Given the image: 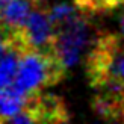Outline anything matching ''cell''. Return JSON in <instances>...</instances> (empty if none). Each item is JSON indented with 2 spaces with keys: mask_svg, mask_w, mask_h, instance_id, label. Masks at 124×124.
I'll list each match as a JSON object with an SVG mask.
<instances>
[{
  "mask_svg": "<svg viewBox=\"0 0 124 124\" xmlns=\"http://www.w3.org/2000/svg\"><path fill=\"white\" fill-rule=\"evenodd\" d=\"M86 76L91 88L115 97H124V42L114 33L95 41L86 58Z\"/></svg>",
  "mask_w": 124,
  "mask_h": 124,
  "instance_id": "cell-1",
  "label": "cell"
},
{
  "mask_svg": "<svg viewBox=\"0 0 124 124\" xmlns=\"http://www.w3.org/2000/svg\"><path fill=\"white\" fill-rule=\"evenodd\" d=\"M65 74L67 70L53 52L27 48L21 53L18 71L12 85L23 94L33 95L41 92L42 88L59 83Z\"/></svg>",
  "mask_w": 124,
  "mask_h": 124,
  "instance_id": "cell-2",
  "label": "cell"
},
{
  "mask_svg": "<svg viewBox=\"0 0 124 124\" xmlns=\"http://www.w3.org/2000/svg\"><path fill=\"white\" fill-rule=\"evenodd\" d=\"M11 46L18 47L20 50L32 48L39 52H53L56 27L50 20L48 9L36 5L30 12L26 24L18 32H11Z\"/></svg>",
  "mask_w": 124,
  "mask_h": 124,
  "instance_id": "cell-3",
  "label": "cell"
},
{
  "mask_svg": "<svg viewBox=\"0 0 124 124\" xmlns=\"http://www.w3.org/2000/svg\"><path fill=\"white\" fill-rule=\"evenodd\" d=\"M89 39V23L85 17L76 15L56 29L53 53L68 71L79 62Z\"/></svg>",
  "mask_w": 124,
  "mask_h": 124,
  "instance_id": "cell-4",
  "label": "cell"
},
{
  "mask_svg": "<svg viewBox=\"0 0 124 124\" xmlns=\"http://www.w3.org/2000/svg\"><path fill=\"white\" fill-rule=\"evenodd\" d=\"M36 6L33 0H8L5 8L0 11V24L9 32H18Z\"/></svg>",
  "mask_w": 124,
  "mask_h": 124,
  "instance_id": "cell-5",
  "label": "cell"
},
{
  "mask_svg": "<svg viewBox=\"0 0 124 124\" xmlns=\"http://www.w3.org/2000/svg\"><path fill=\"white\" fill-rule=\"evenodd\" d=\"M29 95L20 92L14 85L0 86V123H9L20 114L27 103Z\"/></svg>",
  "mask_w": 124,
  "mask_h": 124,
  "instance_id": "cell-6",
  "label": "cell"
},
{
  "mask_svg": "<svg viewBox=\"0 0 124 124\" xmlns=\"http://www.w3.org/2000/svg\"><path fill=\"white\" fill-rule=\"evenodd\" d=\"M21 53L23 52L18 47L11 46L6 50V53L0 58V83H2V86L14 83V79L18 71V65H20Z\"/></svg>",
  "mask_w": 124,
  "mask_h": 124,
  "instance_id": "cell-7",
  "label": "cell"
},
{
  "mask_svg": "<svg viewBox=\"0 0 124 124\" xmlns=\"http://www.w3.org/2000/svg\"><path fill=\"white\" fill-rule=\"evenodd\" d=\"M77 6L76 5H70V3H65V2H61L58 5L52 6L50 9H48V15H50V20L52 23L54 24V27H61L62 24H65L67 21H70L73 17L77 15Z\"/></svg>",
  "mask_w": 124,
  "mask_h": 124,
  "instance_id": "cell-8",
  "label": "cell"
},
{
  "mask_svg": "<svg viewBox=\"0 0 124 124\" xmlns=\"http://www.w3.org/2000/svg\"><path fill=\"white\" fill-rule=\"evenodd\" d=\"M121 5H124V0H94V12L112 11Z\"/></svg>",
  "mask_w": 124,
  "mask_h": 124,
  "instance_id": "cell-9",
  "label": "cell"
},
{
  "mask_svg": "<svg viewBox=\"0 0 124 124\" xmlns=\"http://www.w3.org/2000/svg\"><path fill=\"white\" fill-rule=\"evenodd\" d=\"M12 42V35L8 29H5L2 24H0V58L6 53V50L11 47Z\"/></svg>",
  "mask_w": 124,
  "mask_h": 124,
  "instance_id": "cell-10",
  "label": "cell"
},
{
  "mask_svg": "<svg viewBox=\"0 0 124 124\" xmlns=\"http://www.w3.org/2000/svg\"><path fill=\"white\" fill-rule=\"evenodd\" d=\"M79 11L83 12H94V0H73Z\"/></svg>",
  "mask_w": 124,
  "mask_h": 124,
  "instance_id": "cell-11",
  "label": "cell"
},
{
  "mask_svg": "<svg viewBox=\"0 0 124 124\" xmlns=\"http://www.w3.org/2000/svg\"><path fill=\"white\" fill-rule=\"evenodd\" d=\"M120 27H121V33H123V38H124V12H123L121 20H120Z\"/></svg>",
  "mask_w": 124,
  "mask_h": 124,
  "instance_id": "cell-12",
  "label": "cell"
},
{
  "mask_svg": "<svg viewBox=\"0 0 124 124\" xmlns=\"http://www.w3.org/2000/svg\"><path fill=\"white\" fill-rule=\"evenodd\" d=\"M6 3H8V0H0V11L5 8V5H6Z\"/></svg>",
  "mask_w": 124,
  "mask_h": 124,
  "instance_id": "cell-13",
  "label": "cell"
},
{
  "mask_svg": "<svg viewBox=\"0 0 124 124\" xmlns=\"http://www.w3.org/2000/svg\"><path fill=\"white\" fill-rule=\"evenodd\" d=\"M33 2H35L36 5H41V2H42V0H33Z\"/></svg>",
  "mask_w": 124,
  "mask_h": 124,
  "instance_id": "cell-14",
  "label": "cell"
},
{
  "mask_svg": "<svg viewBox=\"0 0 124 124\" xmlns=\"http://www.w3.org/2000/svg\"><path fill=\"white\" fill-rule=\"evenodd\" d=\"M0 86H2V83H0Z\"/></svg>",
  "mask_w": 124,
  "mask_h": 124,
  "instance_id": "cell-15",
  "label": "cell"
}]
</instances>
